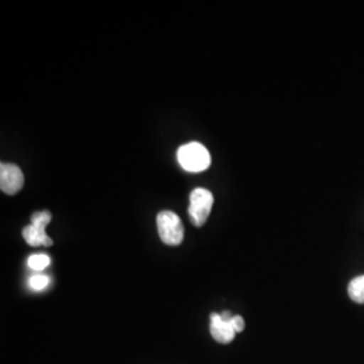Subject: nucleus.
<instances>
[{"label": "nucleus", "instance_id": "nucleus-6", "mask_svg": "<svg viewBox=\"0 0 364 364\" xmlns=\"http://www.w3.org/2000/svg\"><path fill=\"white\" fill-rule=\"evenodd\" d=\"M23 239L26 240L27 245H30L31 247H39V246L50 247L53 245V240L46 235V231L41 230L33 224H30V225H27L26 228H23Z\"/></svg>", "mask_w": 364, "mask_h": 364}, {"label": "nucleus", "instance_id": "nucleus-8", "mask_svg": "<svg viewBox=\"0 0 364 364\" xmlns=\"http://www.w3.org/2000/svg\"><path fill=\"white\" fill-rule=\"evenodd\" d=\"M27 264H28L30 269H33L36 272H41V270L46 269L50 264V258L46 254H34L28 258Z\"/></svg>", "mask_w": 364, "mask_h": 364}, {"label": "nucleus", "instance_id": "nucleus-2", "mask_svg": "<svg viewBox=\"0 0 364 364\" xmlns=\"http://www.w3.org/2000/svg\"><path fill=\"white\" fill-rule=\"evenodd\" d=\"M156 225L161 240L168 246H180L183 240V225L174 212L162 210L156 216Z\"/></svg>", "mask_w": 364, "mask_h": 364}, {"label": "nucleus", "instance_id": "nucleus-4", "mask_svg": "<svg viewBox=\"0 0 364 364\" xmlns=\"http://www.w3.org/2000/svg\"><path fill=\"white\" fill-rule=\"evenodd\" d=\"M23 173L16 165L1 164L0 166V189L6 195H16L23 186Z\"/></svg>", "mask_w": 364, "mask_h": 364}, {"label": "nucleus", "instance_id": "nucleus-9", "mask_svg": "<svg viewBox=\"0 0 364 364\" xmlns=\"http://www.w3.org/2000/svg\"><path fill=\"white\" fill-rule=\"evenodd\" d=\"M52 221V213L49 210H42V212H36L31 216V224L38 227L41 230H45L46 225Z\"/></svg>", "mask_w": 364, "mask_h": 364}, {"label": "nucleus", "instance_id": "nucleus-11", "mask_svg": "<svg viewBox=\"0 0 364 364\" xmlns=\"http://www.w3.org/2000/svg\"><path fill=\"white\" fill-rule=\"evenodd\" d=\"M231 324L234 326L236 333L243 332V331H245V326H246V323H245L243 317H240V316H234L232 320H231Z\"/></svg>", "mask_w": 364, "mask_h": 364}, {"label": "nucleus", "instance_id": "nucleus-1", "mask_svg": "<svg viewBox=\"0 0 364 364\" xmlns=\"http://www.w3.org/2000/svg\"><path fill=\"white\" fill-rule=\"evenodd\" d=\"M177 159L182 168L192 173L204 171L210 165V154L205 146L197 142L181 146L177 151Z\"/></svg>", "mask_w": 364, "mask_h": 364}, {"label": "nucleus", "instance_id": "nucleus-10", "mask_svg": "<svg viewBox=\"0 0 364 364\" xmlns=\"http://www.w3.org/2000/svg\"><path fill=\"white\" fill-rule=\"evenodd\" d=\"M49 282H50L49 277H46L43 274H37V275H33L30 278V287L33 290H43L45 287L49 285Z\"/></svg>", "mask_w": 364, "mask_h": 364}, {"label": "nucleus", "instance_id": "nucleus-7", "mask_svg": "<svg viewBox=\"0 0 364 364\" xmlns=\"http://www.w3.org/2000/svg\"><path fill=\"white\" fill-rule=\"evenodd\" d=\"M348 296L358 304H364V275L356 277L348 285Z\"/></svg>", "mask_w": 364, "mask_h": 364}, {"label": "nucleus", "instance_id": "nucleus-5", "mask_svg": "<svg viewBox=\"0 0 364 364\" xmlns=\"http://www.w3.org/2000/svg\"><path fill=\"white\" fill-rule=\"evenodd\" d=\"M210 335L215 338L218 343L221 344H228L235 338L234 326L231 324V321H224L221 318L220 314L218 313H212L210 314Z\"/></svg>", "mask_w": 364, "mask_h": 364}, {"label": "nucleus", "instance_id": "nucleus-3", "mask_svg": "<svg viewBox=\"0 0 364 364\" xmlns=\"http://www.w3.org/2000/svg\"><path fill=\"white\" fill-rule=\"evenodd\" d=\"M213 207V195L208 189L197 188L191 195V204H189V216L196 227H203L210 215Z\"/></svg>", "mask_w": 364, "mask_h": 364}]
</instances>
